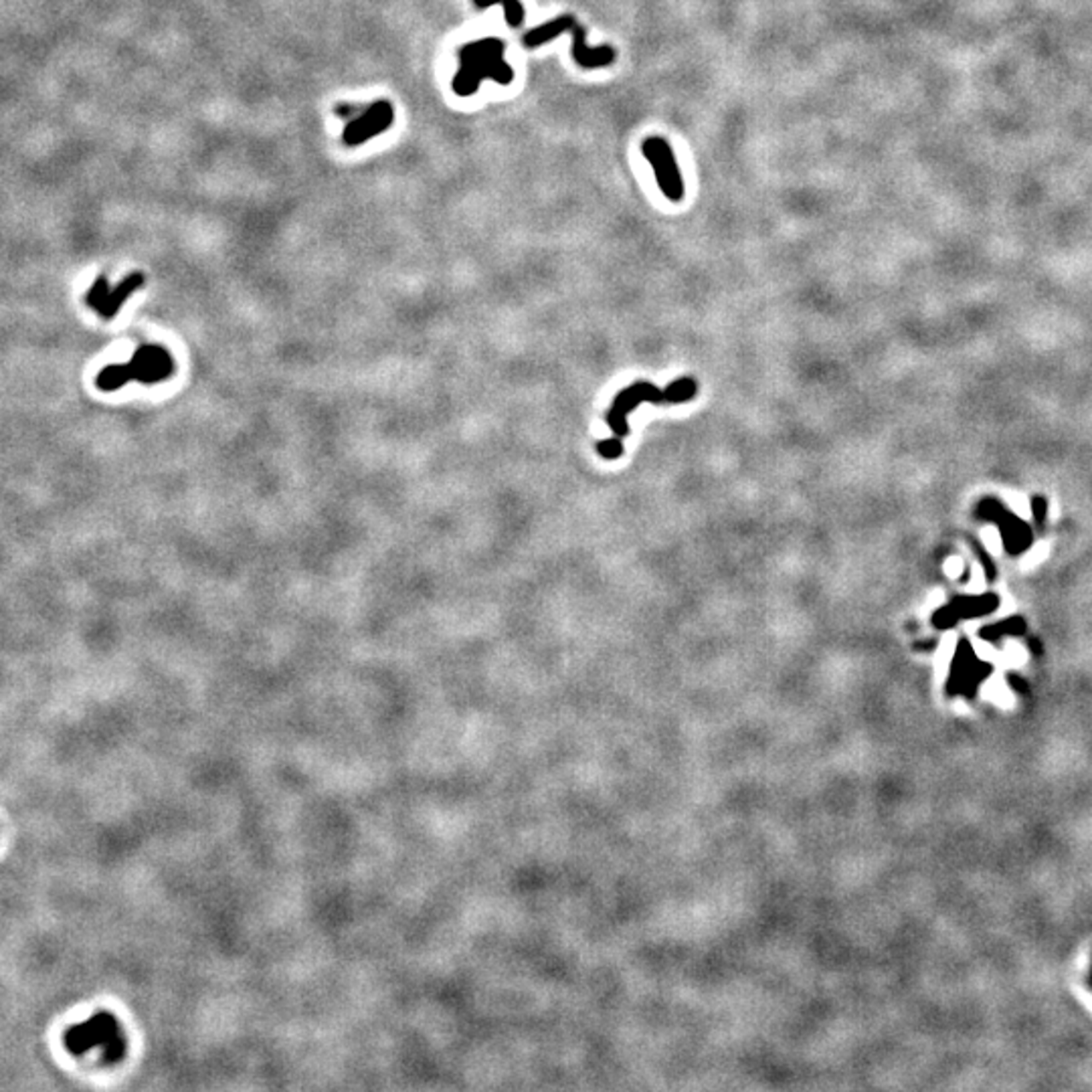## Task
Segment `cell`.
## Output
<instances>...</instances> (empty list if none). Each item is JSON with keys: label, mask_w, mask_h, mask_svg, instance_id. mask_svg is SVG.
Wrapping results in <instances>:
<instances>
[{"label": "cell", "mask_w": 1092, "mask_h": 1092, "mask_svg": "<svg viewBox=\"0 0 1092 1092\" xmlns=\"http://www.w3.org/2000/svg\"><path fill=\"white\" fill-rule=\"evenodd\" d=\"M484 79H494L508 85L514 79V69L504 59V41L482 39L468 43L460 49V71L453 79V91L457 96H473Z\"/></svg>", "instance_id": "cell-1"}, {"label": "cell", "mask_w": 1092, "mask_h": 1092, "mask_svg": "<svg viewBox=\"0 0 1092 1092\" xmlns=\"http://www.w3.org/2000/svg\"><path fill=\"white\" fill-rule=\"evenodd\" d=\"M174 358L160 344H142L128 363H116L102 369L96 376V386L103 392L119 391L128 382L158 385L174 375Z\"/></svg>", "instance_id": "cell-2"}, {"label": "cell", "mask_w": 1092, "mask_h": 1092, "mask_svg": "<svg viewBox=\"0 0 1092 1092\" xmlns=\"http://www.w3.org/2000/svg\"><path fill=\"white\" fill-rule=\"evenodd\" d=\"M569 31L572 35V59L578 67L583 69H599V67H607L615 61L617 53L613 47L609 45H601V47H589L587 45V37H585V29L583 25L578 23L575 16L571 15H561L556 19L549 20V23L538 25L537 29L528 31L526 35L522 37V43L526 47H540L543 43L553 41L555 37L562 35V32Z\"/></svg>", "instance_id": "cell-3"}, {"label": "cell", "mask_w": 1092, "mask_h": 1092, "mask_svg": "<svg viewBox=\"0 0 1092 1092\" xmlns=\"http://www.w3.org/2000/svg\"><path fill=\"white\" fill-rule=\"evenodd\" d=\"M65 1048L73 1056H84L85 1052L102 1048L103 1060L116 1062L124 1058L125 1040L119 1031V1024L112 1014L100 1012L84 1024L71 1025L63 1036Z\"/></svg>", "instance_id": "cell-4"}, {"label": "cell", "mask_w": 1092, "mask_h": 1092, "mask_svg": "<svg viewBox=\"0 0 1092 1092\" xmlns=\"http://www.w3.org/2000/svg\"><path fill=\"white\" fill-rule=\"evenodd\" d=\"M642 152L648 158V162L652 164L655 178H658V187L665 199L671 200V203H680L684 199L686 189L670 142L662 138V136H649V138L643 140Z\"/></svg>", "instance_id": "cell-5"}, {"label": "cell", "mask_w": 1092, "mask_h": 1092, "mask_svg": "<svg viewBox=\"0 0 1092 1092\" xmlns=\"http://www.w3.org/2000/svg\"><path fill=\"white\" fill-rule=\"evenodd\" d=\"M142 286H144V276L142 273H130L116 288L109 286L106 276H100L90 292L85 293V304L94 312L100 314V318L112 320L118 314V310L125 304V299L132 296L134 292H138Z\"/></svg>", "instance_id": "cell-6"}, {"label": "cell", "mask_w": 1092, "mask_h": 1092, "mask_svg": "<svg viewBox=\"0 0 1092 1092\" xmlns=\"http://www.w3.org/2000/svg\"><path fill=\"white\" fill-rule=\"evenodd\" d=\"M395 112H392L391 102H375L367 112L358 113L351 124H346L342 132V142L346 146H360L369 142L373 136L386 132L391 128Z\"/></svg>", "instance_id": "cell-7"}, {"label": "cell", "mask_w": 1092, "mask_h": 1092, "mask_svg": "<svg viewBox=\"0 0 1092 1092\" xmlns=\"http://www.w3.org/2000/svg\"><path fill=\"white\" fill-rule=\"evenodd\" d=\"M664 391L655 389L652 382H636L630 389L621 391L617 395L613 407L607 415V423L615 431L617 437L627 435V415L642 403H662Z\"/></svg>", "instance_id": "cell-8"}, {"label": "cell", "mask_w": 1092, "mask_h": 1092, "mask_svg": "<svg viewBox=\"0 0 1092 1092\" xmlns=\"http://www.w3.org/2000/svg\"><path fill=\"white\" fill-rule=\"evenodd\" d=\"M990 671V665H983L981 662H977L973 649L967 642H961V646L957 649V658H955V665H953V680H951V692H955V688L959 690H969L971 686L977 684L983 676H987Z\"/></svg>", "instance_id": "cell-9"}, {"label": "cell", "mask_w": 1092, "mask_h": 1092, "mask_svg": "<svg viewBox=\"0 0 1092 1092\" xmlns=\"http://www.w3.org/2000/svg\"><path fill=\"white\" fill-rule=\"evenodd\" d=\"M999 522H1002L1003 538H1006L1008 549L1012 550V553H1019V550H1024L1025 546L1030 544V531L1022 522L1015 520V518H1009L1008 514Z\"/></svg>", "instance_id": "cell-10"}, {"label": "cell", "mask_w": 1092, "mask_h": 1092, "mask_svg": "<svg viewBox=\"0 0 1092 1092\" xmlns=\"http://www.w3.org/2000/svg\"><path fill=\"white\" fill-rule=\"evenodd\" d=\"M478 9H488L491 4H502L504 7V16H506V23L510 26H520L524 16H526V10H524L520 0H473Z\"/></svg>", "instance_id": "cell-11"}, {"label": "cell", "mask_w": 1092, "mask_h": 1092, "mask_svg": "<svg viewBox=\"0 0 1092 1092\" xmlns=\"http://www.w3.org/2000/svg\"><path fill=\"white\" fill-rule=\"evenodd\" d=\"M696 392V382L692 379H680L676 380L674 385H670L668 389L664 391V401L670 403H684L688 398L694 397Z\"/></svg>", "instance_id": "cell-12"}, {"label": "cell", "mask_w": 1092, "mask_h": 1092, "mask_svg": "<svg viewBox=\"0 0 1092 1092\" xmlns=\"http://www.w3.org/2000/svg\"><path fill=\"white\" fill-rule=\"evenodd\" d=\"M597 450L601 456L607 457V460H615V457H619L621 453H624V445H621L619 439H609V441H601Z\"/></svg>", "instance_id": "cell-13"}, {"label": "cell", "mask_w": 1092, "mask_h": 1092, "mask_svg": "<svg viewBox=\"0 0 1092 1092\" xmlns=\"http://www.w3.org/2000/svg\"><path fill=\"white\" fill-rule=\"evenodd\" d=\"M1034 514H1036V520H1037V522L1044 520V518H1046V502H1042V500H1034Z\"/></svg>", "instance_id": "cell-14"}]
</instances>
